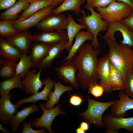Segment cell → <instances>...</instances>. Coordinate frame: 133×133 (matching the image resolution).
Instances as JSON below:
<instances>
[{"label": "cell", "mask_w": 133, "mask_h": 133, "mask_svg": "<svg viewBox=\"0 0 133 133\" xmlns=\"http://www.w3.org/2000/svg\"><path fill=\"white\" fill-rule=\"evenodd\" d=\"M18 0H0V10H6L13 5Z\"/></svg>", "instance_id": "f35d334b"}, {"label": "cell", "mask_w": 133, "mask_h": 133, "mask_svg": "<svg viewBox=\"0 0 133 133\" xmlns=\"http://www.w3.org/2000/svg\"><path fill=\"white\" fill-rule=\"evenodd\" d=\"M13 96L12 92L4 94L0 98V120L4 125L10 124L14 115L18 111L16 104H13L10 98Z\"/></svg>", "instance_id": "5bb4252c"}, {"label": "cell", "mask_w": 133, "mask_h": 133, "mask_svg": "<svg viewBox=\"0 0 133 133\" xmlns=\"http://www.w3.org/2000/svg\"><path fill=\"white\" fill-rule=\"evenodd\" d=\"M83 101L82 97L76 94L71 95L69 100L70 104L75 106L80 105Z\"/></svg>", "instance_id": "74e56055"}, {"label": "cell", "mask_w": 133, "mask_h": 133, "mask_svg": "<svg viewBox=\"0 0 133 133\" xmlns=\"http://www.w3.org/2000/svg\"><path fill=\"white\" fill-rule=\"evenodd\" d=\"M133 9L128 4L116 1L106 7L96 8L102 18L109 23L122 20L130 14Z\"/></svg>", "instance_id": "5b68a950"}, {"label": "cell", "mask_w": 133, "mask_h": 133, "mask_svg": "<svg viewBox=\"0 0 133 133\" xmlns=\"http://www.w3.org/2000/svg\"><path fill=\"white\" fill-rule=\"evenodd\" d=\"M61 105V104H60L52 109H48L44 108L43 103L39 105L38 107L43 110V113L40 117L36 118L33 120L32 127L36 128L44 127L47 130L49 133H54L51 127L54 119L59 115H66L65 112L60 109Z\"/></svg>", "instance_id": "ba28073f"}, {"label": "cell", "mask_w": 133, "mask_h": 133, "mask_svg": "<svg viewBox=\"0 0 133 133\" xmlns=\"http://www.w3.org/2000/svg\"><path fill=\"white\" fill-rule=\"evenodd\" d=\"M33 120V119H31L28 122L24 121L22 122L23 128L22 133H45L47 132V130L44 127L41 128L38 130L33 129L31 127Z\"/></svg>", "instance_id": "e575fe53"}, {"label": "cell", "mask_w": 133, "mask_h": 133, "mask_svg": "<svg viewBox=\"0 0 133 133\" xmlns=\"http://www.w3.org/2000/svg\"><path fill=\"white\" fill-rule=\"evenodd\" d=\"M64 62L55 69L58 77L65 83H69L73 87L78 89L80 85L76 79V73L78 71L77 66L71 60H67Z\"/></svg>", "instance_id": "8fae6325"}, {"label": "cell", "mask_w": 133, "mask_h": 133, "mask_svg": "<svg viewBox=\"0 0 133 133\" xmlns=\"http://www.w3.org/2000/svg\"><path fill=\"white\" fill-rule=\"evenodd\" d=\"M102 122L106 128L107 133H118L120 129H125L133 133V117H116L111 114H105L102 117Z\"/></svg>", "instance_id": "8992f818"}, {"label": "cell", "mask_w": 133, "mask_h": 133, "mask_svg": "<svg viewBox=\"0 0 133 133\" xmlns=\"http://www.w3.org/2000/svg\"><path fill=\"white\" fill-rule=\"evenodd\" d=\"M110 61L107 55H104L98 59L97 72L99 80V84L103 87L106 93L112 91L109 78Z\"/></svg>", "instance_id": "9a60e30c"}, {"label": "cell", "mask_w": 133, "mask_h": 133, "mask_svg": "<svg viewBox=\"0 0 133 133\" xmlns=\"http://www.w3.org/2000/svg\"><path fill=\"white\" fill-rule=\"evenodd\" d=\"M85 2V0H64L58 7L53 9L52 13L56 14L64 11H71L81 14L82 11L81 6Z\"/></svg>", "instance_id": "83f0119b"}, {"label": "cell", "mask_w": 133, "mask_h": 133, "mask_svg": "<svg viewBox=\"0 0 133 133\" xmlns=\"http://www.w3.org/2000/svg\"><path fill=\"white\" fill-rule=\"evenodd\" d=\"M88 106L86 110L79 115L89 125L94 124L98 128H105L102 122V116L105 111L114 102L115 100L108 102L97 101L89 96L86 97Z\"/></svg>", "instance_id": "277c9868"}, {"label": "cell", "mask_w": 133, "mask_h": 133, "mask_svg": "<svg viewBox=\"0 0 133 133\" xmlns=\"http://www.w3.org/2000/svg\"><path fill=\"white\" fill-rule=\"evenodd\" d=\"M109 78L112 90L123 89L124 83L121 74L110 61Z\"/></svg>", "instance_id": "f546056e"}, {"label": "cell", "mask_w": 133, "mask_h": 133, "mask_svg": "<svg viewBox=\"0 0 133 133\" xmlns=\"http://www.w3.org/2000/svg\"><path fill=\"white\" fill-rule=\"evenodd\" d=\"M133 33V9L130 14L122 20Z\"/></svg>", "instance_id": "ab89813d"}, {"label": "cell", "mask_w": 133, "mask_h": 133, "mask_svg": "<svg viewBox=\"0 0 133 133\" xmlns=\"http://www.w3.org/2000/svg\"><path fill=\"white\" fill-rule=\"evenodd\" d=\"M71 60L78 68L76 79L84 90L88 89L91 85L98 83L99 80L97 72L98 59L97 56L99 50H95L88 42L84 43L80 46Z\"/></svg>", "instance_id": "6da1fadb"}, {"label": "cell", "mask_w": 133, "mask_h": 133, "mask_svg": "<svg viewBox=\"0 0 133 133\" xmlns=\"http://www.w3.org/2000/svg\"><path fill=\"white\" fill-rule=\"evenodd\" d=\"M18 32L13 26L12 21L0 20V37L6 39L15 34Z\"/></svg>", "instance_id": "d6a6232c"}, {"label": "cell", "mask_w": 133, "mask_h": 133, "mask_svg": "<svg viewBox=\"0 0 133 133\" xmlns=\"http://www.w3.org/2000/svg\"><path fill=\"white\" fill-rule=\"evenodd\" d=\"M67 17L68 23L66 29L68 42L65 49L69 52L72 45L73 40L76 34L80 30L86 29V27L83 25L76 22L71 14H69Z\"/></svg>", "instance_id": "f1b7e54d"}, {"label": "cell", "mask_w": 133, "mask_h": 133, "mask_svg": "<svg viewBox=\"0 0 133 133\" xmlns=\"http://www.w3.org/2000/svg\"><path fill=\"white\" fill-rule=\"evenodd\" d=\"M131 2H132L133 4V0H131Z\"/></svg>", "instance_id": "7dc6e473"}, {"label": "cell", "mask_w": 133, "mask_h": 133, "mask_svg": "<svg viewBox=\"0 0 133 133\" xmlns=\"http://www.w3.org/2000/svg\"><path fill=\"white\" fill-rule=\"evenodd\" d=\"M0 131L3 133H10V132L6 129L3 126L2 124L0 123Z\"/></svg>", "instance_id": "ee69618b"}, {"label": "cell", "mask_w": 133, "mask_h": 133, "mask_svg": "<svg viewBox=\"0 0 133 133\" xmlns=\"http://www.w3.org/2000/svg\"><path fill=\"white\" fill-rule=\"evenodd\" d=\"M64 0H52V5L54 9L57 6L61 4Z\"/></svg>", "instance_id": "b9f144b4"}, {"label": "cell", "mask_w": 133, "mask_h": 133, "mask_svg": "<svg viewBox=\"0 0 133 133\" xmlns=\"http://www.w3.org/2000/svg\"><path fill=\"white\" fill-rule=\"evenodd\" d=\"M5 59V58L3 57H0V66L3 63Z\"/></svg>", "instance_id": "bcb514c9"}, {"label": "cell", "mask_w": 133, "mask_h": 133, "mask_svg": "<svg viewBox=\"0 0 133 133\" xmlns=\"http://www.w3.org/2000/svg\"><path fill=\"white\" fill-rule=\"evenodd\" d=\"M54 91L51 90L48 94V100L44 104V107L50 109L53 108L55 104H58L61 95L65 92L71 91L73 90L72 86H67L62 84L61 81H58L57 83L55 82Z\"/></svg>", "instance_id": "7402d4cb"}, {"label": "cell", "mask_w": 133, "mask_h": 133, "mask_svg": "<svg viewBox=\"0 0 133 133\" xmlns=\"http://www.w3.org/2000/svg\"><path fill=\"white\" fill-rule=\"evenodd\" d=\"M118 96L119 99L115 100L110 107L111 114L116 117H125L127 111L133 109V98H129L123 90H120Z\"/></svg>", "instance_id": "4fadbf2b"}, {"label": "cell", "mask_w": 133, "mask_h": 133, "mask_svg": "<svg viewBox=\"0 0 133 133\" xmlns=\"http://www.w3.org/2000/svg\"><path fill=\"white\" fill-rule=\"evenodd\" d=\"M32 36L31 33L26 30L18 32L6 39L23 53L28 54L30 53Z\"/></svg>", "instance_id": "e0dca14e"}, {"label": "cell", "mask_w": 133, "mask_h": 133, "mask_svg": "<svg viewBox=\"0 0 133 133\" xmlns=\"http://www.w3.org/2000/svg\"><path fill=\"white\" fill-rule=\"evenodd\" d=\"M68 23L67 17L65 14L52 13L43 18L35 27L44 32L58 31L66 29Z\"/></svg>", "instance_id": "52a82bcc"}, {"label": "cell", "mask_w": 133, "mask_h": 133, "mask_svg": "<svg viewBox=\"0 0 133 133\" xmlns=\"http://www.w3.org/2000/svg\"><path fill=\"white\" fill-rule=\"evenodd\" d=\"M68 39L67 31L65 30L57 31L44 32L32 35V41L42 42L54 44L64 40Z\"/></svg>", "instance_id": "d6986e66"}, {"label": "cell", "mask_w": 133, "mask_h": 133, "mask_svg": "<svg viewBox=\"0 0 133 133\" xmlns=\"http://www.w3.org/2000/svg\"><path fill=\"white\" fill-rule=\"evenodd\" d=\"M68 40H63L57 43L50 50L47 55L38 67L39 70L51 67L53 61L56 58L59 57L65 49Z\"/></svg>", "instance_id": "603a6c76"}, {"label": "cell", "mask_w": 133, "mask_h": 133, "mask_svg": "<svg viewBox=\"0 0 133 133\" xmlns=\"http://www.w3.org/2000/svg\"><path fill=\"white\" fill-rule=\"evenodd\" d=\"M123 90L126 95L133 98V69L127 73Z\"/></svg>", "instance_id": "836d02e7"}, {"label": "cell", "mask_w": 133, "mask_h": 133, "mask_svg": "<svg viewBox=\"0 0 133 133\" xmlns=\"http://www.w3.org/2000/svg\"><path fill=\"white\" fill-rule=\"evenodd\" d=\"M119 32L121 34L123 39L121 43L127 45L133 48V33L122 21L109 22L106 33L103 36L105 40L109 39L116 40L114 37L116 32Z\"/></svg>", "instance_id": "9c48e42d"}, {"label": "cell", "mask_w": 133, "mask_h": 133, "mask_svg": "<svg viewBox=\"0 0 133 133\" xmlns=\"http://www.w3.org/2000/svg\"><path fill=\"white\" fill-rule=\"evenodd\" d=\"M17 62L5 59L0 66V75L4 79L15 76Z\"/></svg>", "instance_id": "1f68e13d"}, {"label": "cell", "mask_w": 133, "mask_h": 133, "mask_svg": "<svg viewBox=\"0 0 133 133\" xmlns=\"http://www.w3.org/2000/svg\"><path fill=\"white\" fill-rule=\"evenodd\" d=\"M75 41L72 45L69 53L66 57L63 60V62L67 60H71L80 46L87 40H92L93 35L89 32L86 31H79L75 36Z\"/></svg>", "instance_id": "484cf974"}, {"label": "cell", "mask_w": 133, "mask_h": 133, "mask_svg": "<svg viewBox=\"0 0 133 133\" xmlns=\"http://www.w3.org/2000/svg\"><path fill=\"white\" fill-rule=\"evenodd\" d=\"M88 89V92L96 98L102 96L105 92L103 86L98 83L91 85Z\"/></svg>", "instance_id": "d590c367"}, {"label": "cell", "mask_w": 133, "mask_h": 133, "mask_svg": "<svg viewBox=\"0 0 133 133\" xmlns=\"http://www.w3.org/2000/svg\"><path fill=\"white\" fill-rule=\"evenodd\" d=\"M88 5L93 8H105L116 0H86Z\"/></svg>", "instance_id": "8d00e7d4"}, {"label": "cell", "mask_w": 133, "mask_h": 133, "mask_svg": "<svg viewBox=\"0 0 133 133\" xmlns=\"http://www.w3.org/2000/svg\"><path fill=\"white\" fill-rule=\"evenodd\" d=\"M84 7L91 12V14L87 15L83 12L78 21L80 24L86 27L87 31L93 35V38L91 44L94 49L97 50L100 46L98 35L100 32L107 30L109 22L103 20L99 14L95 11L94 8L87 4Z\"/></svg>", "instance_id": "3957f363"}, {"label": "cell", "mask_w": 133, "mask_h": 133, "mask_svg": "<svg viewBox=\"0 0 133 133\" xmlns=\"http://www.w3.org/2000/svg\"><path fill=\"white\" fill-rule=\"evenodd\" d=\"M39 112V108L35 102H32L30 106L18 111L12 118L10 123L11 131L13 132H17L21 123L28 117L33 113Z\"/></svg>", "instance_id": "ffe728a7"}, {"label": "cell", "mask_w": 133, "mask_h": 133, "mask_svg": "<svg viewBox=\"0 0 133 133\" xmlns=\"http://www.w3.org/2000/svg\"><path fill=\"white\" fill-rule=\"evenodd\" d=\"M23 53L19 49L14 46L6 39L0 37V56L17 62Z\"/></svg>", "instance_id": "44dd1931"}, {"label": "cell", "mask_w": 133, "mask_h": 133, "mask_svg": "<svg viewBox=\"0 0 133 133\" xmlns=\"http://www.w3.org/2000/svg\"><path fill=\"white\" fill-rule=\"evenodd\" d=\"M56 43L33 42L31 45L29 55L32 63V67L38 68L50 50Z\"/></svg>", "instance_id": "7c38bea8"}, {"label": "cell", "mask_w": 133, "mask_h": 133, "mask_svg": "<svg viewBox=\"0 0 133 133\" xmlns=\"http://www.w3.org/2000/svg\"><path fill=\"white\" fill-rule=\"evenodd\" d=\"M18 63H17L15 76L20 75L23 79L29 71L33 66L29 55L23 53Z\"/></svg>", "instance_id": "4dcf8cb0"}, {"label": "cell", "mask_w": 133, "mask_h": 133, "mask_svg": "<svg viewBox=\"0 0 133 133\" xmlns=\"http://www.w3.org/2000/svg\"><path fill=\"white\" fill-rule=\"evenodd\" d=\"M109 47L107 55L110 62L120 72L124 84L128 71L133 69V53L129 46L106 39Z\"/></svg>", "instance_id": "7a4b0ae2"}, {"label": "cell", "mask_w": 133, "mask_h": 133, "mask_svg": "<svg viewBox=\"0 0 133 133\" xmlns=\"http://www.w3.org/2000/svg\"><path fill=\"white\" fill-rule=\"evenodd\" d=\"M30 4L19 16L17 19L22 21L44 8L52 4V0H28Z\"/></svg>", "instance_id": "d4e9b609"}, {"label": "cell", "mask_w": 133, "mask_h": 133, "mask_svg": "<svg viewBox=\"0 0 133 133\" xmlns=\"http://www.w3.org/2000/svg\"><path fill=\"white\" fill-rule=\"evenodd\" d=\"M76 132L77 133H85L86 131L83 130L80 127H78L76 130Z\"/></svg>", "instance_id": "f6af8a7d"}, {"label": "cell", "mask_w": 133, "mask_h": 133, "mask_svg": "<svg viewBox=\"0 0 133 133\" xmlns=\"http://www.w3.org/2000/svg\"><path fill=\"white\" fill-rule=\"evenodd\" d=\"M119 2H123L129 5L133 9V4L131 0H116Z\"/></svg>", "instance_id": "7bdbcfd3"}, {"label": "cell", "mask_w": 133, "mask_h": 133, "mask_svg": "<svg viewBox=\"0 0 133 133\" xmlns=\"http://www.w3.org/2000/svg\"><path fill=\"white\" fill-rule=\"evenodd\" d=\"M39 70L37 73L35 69L30 70L22 81L24 89L27 94L32 96L37 93L43 84L40 79L42 70Z\"/></svg>", "instance_id": "2e32d148"}, {"label": "cell", "mask_w": 133, "mask_h": 133, "mask_svg": "<svg viewBox=\"0 0 133 133\" xmlns=\"http://www.w3.org/2000/svg\"><path fill=\"white\" fill-rule=\"evenodd\" d=\"M21 75H19L4 79L1 81L0 83V95L9 94L10 91L14 88H19L24 90L21 78Z\"/></svg>", "instance_id": "4316f807"}, {"label": "cell", "mask_w": 133, "mask_h": 133, "mask_svg": "<svg viewBox=\"0 0 133 133\" xmlns=\"http://www.w3.org/2000/svg\"><path fill=\"white\" fill-rule=\"evenodd\" d=\"M42 83L45 85L43 90L41 92L31 96L27 98H21L19 99L16 104L18 108L22 104L30 102H35L41 100L48 101V96L49 93L52 88L55 81L51 80L48 77L42 80Z\"/></svg>", "instance_id": "ac0fdd59"}, {"label": "cell", "mask_w": 133, "mask_h": 133, "mask_svg": "<svg viewBox=\"0 0 133 133\" xmlns=\"http://www.w3.org/2000/svg\"><path fill=\"white\" fill-rule=\"evenodd\" d=\"M29 4L28 0H18L13 5L0 14V20L13 21L17 19L19 14Z\"/></svg>", "instance_id": "cb8c5ba5"}, {"label": "cell", "mask_w": 133, "mask_h": 133, "mask_svg": "<svg viewBox=\"0 0 133 133\" xmlns=\"http://www.w3.org/2000/svg\"><path fill=\"white\" fill-rule=\"evenodd\" d=\"M89 124L87 122L83 121L81 123L79 127L86 131L89 129Z\"/></svg>", "instance_id": "60d3db41"}, {"label": "cell", "mask_w": 133, "mask_h": 133, "mask_svg": "<svg viewBox=\"0 0 133 133\" xmlns=\"http://www.w3.org/2000/svg\"><path fill=\"white\" fill-rule=\"evenodd\" d=\"M54 9L52 5L46 6L24 20L20 21L17 19L12 21L13 26L18 32L28 30L35 27L43 18L52 13Z\"/></svg>", "instance_id": "30bf717a"}, {"label": "cell", "mask_w": 133, "mask_h": 133, "mask_svg": "<svg viewBox=\"0 0 133 133\" xmlns=\"http://www.w3.org/2000/svg\"><path fill=\"white\" fill-rule=\"evenodd\" d=\"M132 50V51H133V49Z\"/></svg>", "instance_id": "c3c4849f"}]
</instances>
